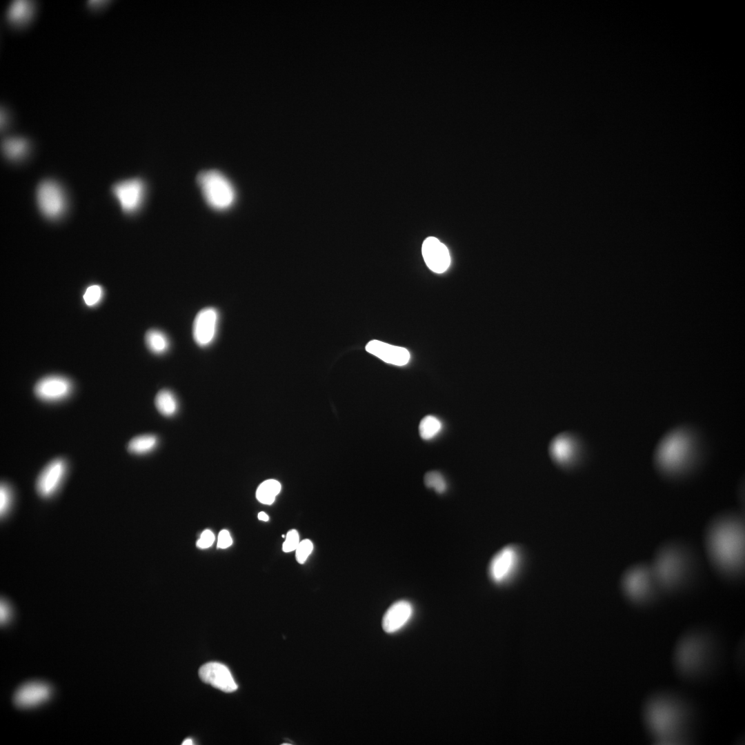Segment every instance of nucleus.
I'll list each match as a JSON object with an SVG mask.
<instances>
[{
    "label": "nucleus",
    "mask_w": 745,
    "mask_h": 745,
    "mask_svg": "<svg viewBox=\"0 0 745 745\" xmlns=\"http://www.w3.org/2000/svg\"><path fill=\"white\" fill-rule=\"evenodd\" d=\"M693 455V437L686 430L670 433L659 443L655 461L659 468L668 473H676L684 469Z\"/></svg>",
    "instance_id": "3"
},
{
    "label": "nucleus",
    "mask_w": 745,
    "mask_h": 745,
    "mask_svg": "<svg viewBox=\"0 0 745 745\" xmlns=\"http://www.w3.org/2000/svg\"><path fill=\"white\" fill-rule=\"evenodd\" d=\"M103 294V288L100 286L92 285L86 288L83 298L88 306H95L101 301Z\"/></svg>",
    "instance_id": "28"
},
{
    "label": "nucleus",
    "mask_w": 745,
    "mask_h": 745,
    "mask_svg": "<svg viewBox=\"0 0 745 745\" xmlns=\"http://www.w3.org/2000/svg\"><path fill=\"white\" fill-rule=\"evenodd\" d=\"M182 745H192L193 744L192 739L190 738L186 739L182 743Z\"/></svg>",
    "instance_id": "36"
},
{
    "label": "nucleus",
    "mask_w": 745,
    "mask_h": 745,
    "mask_svg": "<svg viewBox=\"0 0 745 745\" xmlns=\"http://www.w3.org/2000/svg\"><path fill=\"white\" fill-rule=\"evenodd\" d=\"M52 693V688L48 684L31 682L18 688L14 695L13 702L18 707L31 708L46 702Z\"/></svg>",
    "instance_id": "16"
},
{
    "label": "nucleus",
    "mask_w": 745,
    "mask_h": 745,
    "mask_svg": "<svg viewBox=\"0 0 745 745\" xmlns=\"http://www.w3.org/2000/svg\"><path fill=\"white\" fill-rule=\"evenodd\" d=\"M155 402L157 410L165 416H171L177 410V399L168 390H160L156 395Z\"/></svg>",
    "instance_id": "23"
},
{
    "label": "nucleus",
    "mask_w": 745,
    "mask_h": 745,
    "mask_svg": "<svg viewBox=\"0 0 745 745\" xmlns=\"http://www.w3.org/2000/svg\"><path fill=\"white\" fill-rule=\"evenodd\" d=\"M744 529L741 521L723 517L708 528L706 545L712 562L720 570L732 572L740 568L744 559Z\"/></svg>",
    "instance_id": "1"
},
{
    "label": "nucleus",
    "mask_w": 745,
    "mask_h": 745,
    "mask_svg": "<svg viewBox=\"0 0 745 745\" xmlns=\"http://www.w3.org/2000/svg\"><path fill=\"white\" fill-rule=\"evenodd\" d=\"M366 350L386 363L399 366L407 364L410 357L406 348L375 339L366 344Z\"/></svg>",
    "instance_id": "17"
},
{
    "label": "nucleus",
    "mask_w": 745,
    "mask_h": 745,
    "mask_svg": "<svg viewBox=\"0 0 745 745\" xmlns=\"http://www.w3.org/2000/svg\"><path fill=\"white\" fill-rule=\"evenodd\" d=\"M37 202L41 213L47 218L59 217L66 208V198L61 186L55 181H42L37 189Z\"/></svg>",
    "instance_id": "8"
},
{
    "label": "nucleus",
    "mask_w": 745,
    "mask_h": 745,
    "mask_svg": "<svg viewBox=\"0 0 745 745\" xmlns=\"http://www.w3.org/2000/svg\"><path fill=\"white\" fill-rule=\"evenodd\" d=\"M12 617V608L10 604L1 599L0 604V620L1 624H6Z\"/></svg>",
    "instance_id": "31"
},
{
    "label": "nucleus",
    "mask_w": 745,
    "mask_h": 745,
    "mask_svg": "<svg viewBox=\"0 0 745 745\" xmlns=\"http://www.w3.org/2000/svg\"><path fill=\"white\" fill-rule=\"evenodd\" d=\"M202 682L226 693L235 691L238 686L229 668L219 662H211L202 665L199 670Z\"/></svg>",
    "instance_id": "12"
},
{
    "label": "nucleus",
    "mask_w": 745,
    "mask_h": 745,
    "mask_svg": "<svg viewBox=\"0 0 745 745\" xmlns=\"http://www.w3.org/2000/svg\"><path fill=\"white\" fill-rule=\"evenodd\" d=\"M215 540L214 534L209 530H204L197 542V546L201 548L210 547Z\"/></svg>",
    "instance_id": "32"
},
{
    "label": "nucleus",
    "mask_w": 745,
    "mask_h": 745,
    "mask_svg": "<svg viewBox=\"0 0 745 745\" xmlns=\"http://www.w3.org/2000/svg\"><path fill=\"white\" fill-rule=\"evenodd\" d=\"M232 543V540L229 532L226 530H222L218 535L217 546L220 548H226L229 547Z\"/></svg>",
    "instance_id": "33"
},
{
    "label": "nucleus",
    "mask_w": 745,
    "mask_h": 745,
    "mask_svg": "<svg viewBox=\"0 0 745 745\" xmlns=\"http://www.w3.org/2000/svg\"><path fill=\"white\" fill-rule=\"evenodd\" d=\"M522 561L520 548L515 545L506 546L491 559L488 565V575L497 584L506 583L517 574Z\"/></svg>",
    "instance_id": "6"
},
{
    "label": "nucleus",
    "mask_w": 745,
    "mask_h": 745,
    "mask_svg": "<svg viewBox=\"0 0 745 745\" xmlns=\"http://www.w3.org/2000/svg\"><path fill=\"white\" fill-rule=\"evenodd\" d=\"M258 519L261 521L267 522L269 519V517L266 513L260 512L258 514Z\"/></svg>",
    "instance_id": "34"
},
{
    "label": "nucleus",
    "mask_w": 745,
    "mask_h": 745,
    "mask_svg": "<svg viewBox=\"0 0 745 745\" xmlns=\"http://www.w3.org/2000/svg\"><path fill=\"white\" fill-rule=\"evenodd\" d=\"M312 550L313 544L310 539H305L301 541L295 550V556L297 562L301 564H304L308 556L311 554Z\"/></svg>",
    "instance_id": "29"
},
{
    "label": "nucleus",
    "mask_w": 745,
    "mask_h": 745,
    "mask_svg": "<svg viewBox=\"0 0 745 745\" xmlns=\"http://www.w3.org/2000/svg\"><path fill=\"white\" fill-rule=\"evenodd\" d=\"M684 564L682 553L676 548L661 549L650 567L655 584L664 588L675 586L682 578Z\"/></svg>",
    "instance_id": "5"
},
{
    "label": "nucleus",
    "mask_w": 745,
    "mask_h": 745,
    "mask_svg": "<svg viewBox=\"0 0 745 745\" xmlns=\"http://www.w3.org/2000/svg\"><path fill=\"white\" fill-rule=\"evenodd\" d=\"M157 439L152 435H143L132 439L128 445V450L135 454H143L151 451L157 445Z\"/></svg>",
    "instance_id": "24"
},
{
    "label": "nucleus",
    "mask_w": 745,
    "mask_h": 745,
    "mask_svg": "<svg viewBox=\"0 0 745 745\" xmlns=\"http://www.w3.org/2000/svg\"><path fill=\"white\" fill-rule=\"evenodd\" d=\"M655 583L650 567L637 566L628 570L623 578V588L626 595L638 602L646 598Z\"/></svg>",
    "instance_id": "9"
},
{
    "label": "nucleus",
    "mask_w": 745,
    "mask_h": 745,
    "mask_svg": "<svg viewBox=\"0 0 745 745\" xmlns=\"http://www.w3.org/2000/svg\"><path fill=\"white\" fill-rule=\"evenodd\" d=\"M424 483L427 487L433 488L438 493H444L447 488L444 477L437 471L428 472L424 476Z\"/></svg>",
    "instance_id": "26"
},
{
    "label": "nucleus",
    "mask_w": 745,
    "mask_h": 745,
    "mask_svg": "<svg viewBox=\"0 0 745 745\" xmlns=\"http://www.w3.org/2000/svg\"><path fill=\"white\" fill-rule=\"evenodd\" d=\"M71 381L62 376L50 375L40 379L34 386L36 396L46 401H57L67 397L71 393Z\"/></svg>",
    "instance_id": "13"
},
{
    "label": "nucleus",
    "mask_w": 745,
    "mask_h": 745,
    "mask_svg": "<svg viewBox=\"0 0 745 745\" xmlns=\"http://www.w3.org/2000/svg\"><path fill=\"white\" fill-rule=\"evenodd\" d=\"M281 488V484L278 481L275 479L266 480L257 488L256 497L259 502L264 504H272L276 496L279 493Z\"/></svg>",
    "instance_id": "22"
},
{
    "label": "nucleus",
    "mask_w": 745,
    "mask_h": 745,
    "mask_svg": "<svg viewBox=\"0 0 745 745\" xmlns=\"http://www.w3.org/2000/svg\"><path fill=\"white\" fill-rule=\"evenodd\" d=\"M34 10V4L30 1H14L8 11V19L14 26L25 25L31 18Z\"/></svg>",
    "instance_id": "19"
},
{
    "label": "nucleus",
    "mask_w": 745,
    "mask_h": 745,
    "mask_svg": "<svg viewBox=\"0 0 745 745\" xmlns=\"http://www.w3.org/2000/svg\"><path fill=\"white\" fill-rule=\"evenodd\" d=\"M197 182L204 199L212 208L223 210L234 203L236 197L234 187L221 172L201 171L197 177Z\"/></svg>",
    "instance_id": "4"
},
{
    "label": "nucleus",
    "mask_w": 745,
    "mask_h": 745,
    "mask_svg": "<svg viewBox=\"0 0 745 745\" xmlns=\"http://www.w3.org/2000/svg\"><path fill=\"white\" fill-rule=\"evenodd\" d=\"M12 504V492L10 486L1 484L0 488V514L4 517L8 514Z\"/></svg>",
    "instance_id": "27"
},
{
    "label": "nucleus",
    "mask_w": 745,
    "mask_h": 745,
    "mask_svg": "<svg viewBox=\"0 0 745 745\" xmlns=\"http://www.w3.org/2000/svg\"><path fill=\"white\" fill-rule=\"evenodd\" d=\"M421 252L426 264L433 272L442 273L449 267L450 257L448 250L436 237H427L423 242Z\"/></svg>",
    "instance_id": "15"
},
{
    "label": "nucleus",
    "mask_w": 745,
    "mask_h": 745,
    "mask_svg": "<svg viewBox=\"0 0 745 745\" xmlns=\"http://www.w3.org/2000/svg\"><path fill=\"white\" fill-rule=\"evenodd\" d=\"M442 424L439 419L433 415L424 417L419 423V433L424 440L435 437L441 430Z\"/></svg>",
    "instance_id": "25"
},
{
    "label": "nucleus",
    "mask_w": 745,
    "mask_h": 745,
    "mask_svg": "<svg viewBox=\"0 0 745 745\" xmlns=\"http://www.w3.org/2000/svg\"><path fill=\"white\" fill-rule=\"evenodd\" d=\"M148 348L153 353L160 355L169 348L170 341L168 337L159 330H149L145 336Z\"/></svg>",
    "instance_id": "20"
},
{
    "label": "nucleus",
    "mask_w": 745,
    "mask_h": 745,
    "mask_svg": "<svg viewBox=\"0 0 745 745\" xmlns=\"http://www.w3.org/2000/svg\"><path fill=\"white\" fill-rule=\"evenodd\" d=\"M682 711L677 702L666 696L650 699L644 709V718L649 731L658 744H676L675 733L682 719Z\"/></svg>",
    "instance_id": "2"
},
{
    "label": "nucleus",
    "mask_w": 745,
    "mask_h": 745,
    "mask_svg": "<svg viewBox=\"0 0 745 745\" xmlns=\"http://www.w3.org/2000/svg\"><path fill=\"white\" fill-rule=\"evenodd\" d=\"M103 3H104L103 1H91L90 2V6H92L94 8H96L97 6H102Z\"/></svg>",
    "instance_id": "35"
},
{
    "label": "nucleus",
    "mask_w": 745,
    "mask_h": 745,
    "mask_svg": "<svg viewBox=\"0 0 745 745\" xmlns=\"http://www.w3.org/2000/svg\"><path fill=\"white\" fill-rule=\"evenodd\" d=\"M2 146L4 155L12 160L23 157L28 150V141L21 137L8 138Z\"/></svg>",
    "instance_id": "21"
},
{
    "label": "nucleus",
    "mask_w": 745,
    "mask_h": 745,
    "mask_svg": "<svg viewBox=\"0 0 745 745\" xmlns=\"http://www.w3.org/2000/svg\"><path fill=\"white\" fill-rule=\"evenodd\" d=\"M703 641L696 635H688L678 643L675 653V662L677 670L684 675L695 672L704 657Z\"/></svg>",
    "instance_id": "7"
},
{
    "label": "nucleus",
    "mask_w": 745,
    "mask_h": 745,
    "mask_svg": "<svg viewBox=\"0 0 745 745\" xmlns=\"http://www.w3.org/2000/svg\"><path fill=\"white\" fill-rule=\"evenodd\" d=\"M413 613V608L409 602L399 600L395 602L388 608L383 617V629L388 633L399 630L408 622Z\"/></svg>",
    "instance_id": "18"
},
{
    "label": "nucleus",
    "mask_w": 745,
    "mask_h": 745,
    "mask_svg": "<svg viewBox=\"0 0 745 745\" xmlns=\"http://www.w3.org/2000/svg\"><path fill=\"white\" fill-rule=\"evenodd\" d=\"M112 193L126 213H133L141 206L145 194V185L137 178L119 181L112 186Z\"/></svg>",
    "instance_id": "10"
},
{
    "label": "nucleus",
    "mask_w": 745,
    "mask_h": 745,
    "mask_svg": "<svg viewBox=\"0 0 745 745\" xmlns=\"http://www.w3.org/2000/svg\"><path fill=\"white\" fill-rule=\"evenodd\" d=\"M286 539L282 546V550L285 553H289L296 550L299 545V535L297 530L295 529L290 530L286 535Z\"/></svg>",
    "instance_id": "30"
},
{
    "label": "nucleus",
    "mask_w": 745,
    "mask_h": 745,
    "mask_svg": "<svg viewBox=\"0 0 745 745\" xmlns=\"http://www.w3.org/2000/svg\"><path fill=\"white\" fill-rule=\"evenodd\" d=\"M219 315L212 307L201 310L196 315L192 324V337L195 343L201 347L211 344L216 337Z\"/></svg>",
    "instance_id": "11"
},
{
    "label": "nucleus",
    "mask_w": 745,
    "mask_h": 745,
    "mask_svg": "<svg viewBox=\"0 0 745 745\" xmlns=\"http://www.w3.org/2000/svg\"><path fill=\"white\" fill-rule=\"evenodd\" d=\"M66 468V463L62 459H56L50 462L37 478V493L43 497L52 496L62 482Z\"/></svg>",
    "instance_id": "14"
}]
</instances>
